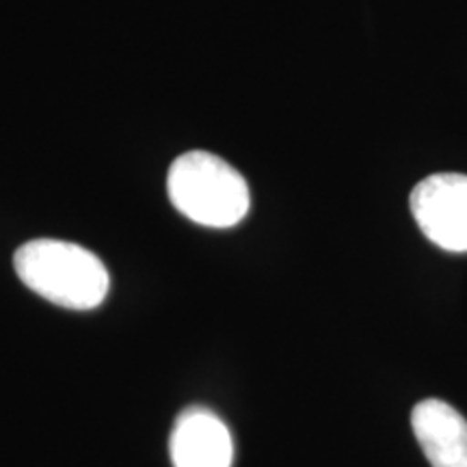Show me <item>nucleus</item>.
<instances>
[{"instance_id":"obj_1","label":"nucleus","mask_w":467,"mask_h":467,"mask_svg":"<svg viewBox=\"0 0 467 467\" xmlns=\"http://www.w3.org/2000/svg\"><path fill=\"white\" fill-rule=\"evenodd\" d=\"M22 284L46 301L67 309H93L107 299L110 277L96 254L55 238L28 241L16 251Z\"/></svg>"},{"instance_id":"obj_2","label":"nucleus","mask_w":467,"mask_h":467,"mask_svg":"<svg viewBox=\"0 0 467 467\" xmlns=\"http://www.w3.org/2000/svg\"><path fill=\"white\" fill-rule=\"evenodd\" d=\"M169 200L192 223L234 227L247 217L249 184L241 173L210 151L192 150L173 161L167 175Z\"/></svg>"},{"instance_id":"obj_3","label":"nucleus","mask_w":467,"mask_h":467,"mask_svg":"<svg viewBox=\"0 0 467 467\" xmlns=\"http://www.w3.org/2000/svg\"><path fill=\"white\" fill-rule=\"evenodd\" d=\"M420 230L437 247L467 251V175L435 173L416 184L409 197Z\"/></svg>"},{"instance_id":"obj_4","label":"nucleus","mask_w":467,"mask_h":467,"mask_svg":"<svg viewBox=\"0 0 467 467\" xmlns=\"http://www.w3.org/2000/svg\"><path fill=\"white\" fill-rule=\"evenodd\" d=\"M173 467H232L234 441L223 420L206 407H189L173 424Z\"/></svg>"},{"instance_id":"obj_5","label":"nucleus","mask_w":467,"mask_h":467,"mask_svg":"<svg viewBox=\"0 0 467 467\" xmlns=\"http://www.w3.org/2000/svg\"><path fill=\"white\" fill-rule=\"evenodd\" d=\"M411 426L433 467H467V420L448 402L426 399L411 411Z\"/></svg>"}]
</instances>
